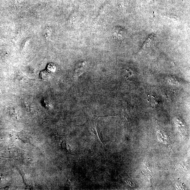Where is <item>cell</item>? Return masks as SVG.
Returning <instances> with one entry per match:
<instances>
[{"mask_svg": "<svg viewBox=\"0 0 190 190\" xmlns=\"http://www.w3.org/2000/svg\"><path fill=\"white\" fill-rule=\"evenodd\" d=\"M148 101L152 106H155L158 104V99L153 96L149 97Z\"/></svg>", "mask_w": 190, "mask_h": 190, "instance_id": "cell-1", "label": "cell"}, {"mask_svg": "<svg viewBox=\"0 0 190 190\" xmlns=\"http://www.w3.org/2000/svg\"><path fill=\"white\" fill-rule=\"evenodd\" d=\"M41 77L42 78L44 79H47L49 77L48 72L46 71H43L41 72Z\"/></svg>", "mask_w": 190, "mask_h": 190, "instance_id": "cell-2", "label": "cell"}, {"mask_svg": "<svg viewBox=\"0 0 190 190\" xmlns=\"http://www.w3.org/2000/svg\"><path fill=\"white\" fill-rule=\"evenodd\" d=\"M55 67L53 64H50L48 66V69L50 71L53 72L55 71Z\"/></svg>", "mask_w": 190, "mask_h": 190, "instance_id": "cell-3", "label": "cell"}, {"mask_svg": "<svg viewBox=\"0 0 190 190\" xmlns=\"http://www.w3.org/2000/svg\"><path fill=\"white\" fill-rule=\"evenodd\" d=\"M5 180H6V177L4 175L0 174V183H1L2 182H4Z\"/></svg>", "mask_w": 190, "mask_h": 190, "instance_id": "cell-4", "label": "cell"}]
</instances>
